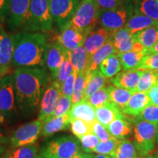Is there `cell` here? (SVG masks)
Here are the masks:
<instances>
[{"mask_svg": "<svg viewBox=\"0 0 158 158\" xmlns=\"http://www.w3.org/2000/svg\"><path fill=\"white\" fill-rule=\"evenodd\" d=\"M147 94L149 96L151 103L158 106V84L153 86L148 91Z\"/></svg>", "mask_w": 158, "mask_h": 158, "instance_id": "cell-48", "label": "cell"}, {"mask_svg": "<svg viewBox=\"0 0 158 158\" xmlns=\"http://www.w3.org/2000/svg\"><path fill=\"white\" fill-rule=\"evenodd\" d=\"M79 139L64 135L51 140L41 149L40 158H73L81 152Z\"/></svg>", "mask_w": 158, "mask_h": 158, "instance_id": "cell-3", "label": "cell"}, {"mask_svg": "<svg viewBox=\"0 0 158 158\" xmlns=\"http://www.w3.org/2000/svg\"><path fill=\"white\" fill-rule=\"evenodd\" d=\"M155 23L154 20L147 15L136 13L127 20L124 27L128 29L131 35H133L138 31L149 28L152 26H155Z\"/></svg>", "mask_w": 158, "mask_h": 158, "instance_id": "cell-27", "label": "cell"}, {"mask_svg": "<svg viewBox=\"0 0 158 158\" xmlns=\"http://www.w3.org/2000/svg\"><path fill=\"white\" fill-rule=\"evenodd\" d=\"M7 141L5 138L3 137L2 134H0V154H2L5 152V148L3 147V144L5 143Z\"/></svg>", "mask_w": 158, "mask_h": 158, "instance_id": "cell-53", "label": "cell"}, {"mask_svg": "<svg viewBox=\"0 0 158 158\" xmlns=\"http://www.w3.org/2000/svg\"><path fill=\"white\" fill-rule=\"evenodd\" d=\"M4 121V117L0 114V123H2Z\"/></svg>", "mask_w": 158, "mask_h": 158, "instance_id": "cell-56", "label": "cell"}, {"mask_svg": "<svg viewBox=\"0 0 158 158\" xmlns=\"http://www.w3.org/2000/svg\"><path fill=\"white\" fill-rule=\"evenodd\" d=\"M94 155L92 154H89V153H86V152H81L80 154H78V155H76V157H73V158H93Z\"/></svg>", "mask_w": 158, "mask_h": 158, "instance_id": "cell-52", "label": "cell"}, {"mask_svg": "<svg viewBox=\"0 0 158 158\" xmlns=\"http://www.w3.org/2000/svg\"><path fill=\"white\" fill-rule=\"evenodd\" d=\"M77 76H78V73L73 70L70 76L67 78V80L61 86V93L62 95L72 98Z\"/></svg>", "mask_w": 158, "mask_h": 158, "instance_id": "cell-45", "label": "cell"}, {"mask_svg": "<svg viewBox=\"0 0 158 158\" xmlns=\"http://www.w3.org/2000/svg\"><path fill=\"white\" fill-rule=\"evenodd\" d=\"M108 94H109L110 101L120 110H122L130 98L133 95V92L131 91L117 87V86H108Z\"/></svg>", "mask_w": 158, "mask_h": 158, "instance_id": "cell-29", "label": "cell"}, {"mask_svg": "<svg viewBox=\"0 0 158 158\" xmlns=\"http://www.w3.org/2000/svg\"><path fill=\"white\" fill-rule=\"evenodd\" d=\"M69 114L71 120L81 119L89 124H92L97 120L95 108L88 100H81V102L72 105Z\"/></svg>", "mask_w": 158, "mask_h": 158, "instance_id": "cell-19", "label": "cell"}, {"mask_svg": "<svg viewBox=\"0 0 158 158\" xmlns=\"http://www.w3.org/2000/svg\"><path fill=\"white\" fill-rule=\"evenodd\" d=\"M61 95V86L56 82L53 81L45 89L41 99L39 120L43 122L53 113Z\"/></svg>", "mask_w": 158, "mask_h": 158, "instance_id": "cell-13", "label": "cell"}, {"mask_svg": "<svg viewBox=\"0 0 158 158\" xmlns=\"http://www.w3.org/2000/svg\"><path fill=\"white\" fill-rule=\"evenodd\" d=\"M93 158H110V157H108L107 155H100V154H98L97 155H94Z\"/></svg>", "mask_w": 158, "mask_h": 158, "instance_id": "cell-54", "label": "cell"}, {"mask_svg": "<svg viewBox=\"0 0 158 158\" xmlns=\"http://www.w3.org/2000/svg\"><path fill=\"white\" fill-rule=\"evenodd\" d=\"M88 101L94 108H98L110 103V99L107 87H102L89 97Z\"/></svg>", "mask_w": 158, "mask_h": 158, "instance_id": "cell-38", "label": "cell"}, {"mask_svg": "<svg viewBox=\"0 0 158 158\" xmlns=\"http://www.w3.org/2000/svg\"><path fill=\"white\" fill-rule=\"evenodd\" d=\"M136 119L147 121L158 125V106L151 104L147 106Z\"/></svg>", "mask_w": 158, "mask_h": 158, "instance_id": "cell-42", "label": "cell"}, {"mask_svg": "<svg viewBox=\"0 0 158 158\" xmlns=\"http://www.w3.org/2000/svg\"><path fill=\"white\" fill-rule=\"evenodd\" d=\"M43 122L37 119L21 125L10 138L13 148L35 144L43 129Z\"/></svg>", "mask_w": 158, "mask_h": 158, "instance_id": "cell-8", "label": "cell"}, {"mask_svg": "<svg viewBox=\"0 0 158 158\" xmlns=\"http://www.w3.org/2000/svg\"><path fill=\"white\" fill-rule=\"evenodd\" d=\"M70 60L74 70L78 73H85L88 70L90 63V56H89L84 45L70 51Z\"/></svg>", "mask_w": 158, "mask_h": 158, "instance_id": "cell-25", "label": "cell"}, {"mask_svg": "<svg viewBox=\"0 0 158 158\" xmlns=\"http://www.w3.org/2000/svg\"><path fill=\"white\" fill-rule=\"evenodd\" d=\"M87 35L88 33L69 23L61 31L60 35L57 37V41L65 50L72 51L84 45Z\"/></svg>", "mask_w": 158, "mask_h": 158, "instance_id": "cell-12", "label": "cell"}, {"mask_svg": "<svg viewBox=\"0 0 158 158\" xmlns=\"http://www.w3.org/2000/svg\"><path fill=\"white\" fill-rule=\"evenodd\" d=\"M114 47L116 54L127 52L132 50L134 43L133 35L125 27L118 29L112 35Z\"/></svg>", "mask_w": 158, "mask_h": 158, "instance_id": "cell-22", "label": "cell"}, {"mask_svg": "<svg viewBox=\"0 0 158 158\" xmlns=\"http://www.w3.org/2000/svg\"><path fill=\"white\" fill-rule=\"evenodd\" d=\"M71 131L76 136L77 138H80L83 136L87 135L89 133H93L92 132V124L83 121L81 119H73L70 122Z\"/></svg>", "mask_w": 158, "mask_h": 158, "instance_id": "cell-41", "label": "cell"}, {"mask_svg": "<svg viewBox=\"0 0 158 158\" xmlns=\"http://www.w3.org/2000/svg\"><path fill=\"white\" fill-rule=\"evenodd\" d=\"M27 23L33 31L48 32L52 29L54 19L49 0H31Z\"/></svg>", "mask_w": 158, "mask_h": 158, "instance_id": "cell-5", "label": "cell"}, {"mask_svg": "<svg viewBox=\"0 0 158 158\" xmlns=\"http://www.w3.org/2000/svg\"><path fill=\"white\" fill-rule=\"evenodd\" d=\"M142 158H158V155H150L147 156V157H142Z\"/></svg>", "mask_w": 158, "mask_h": 158, "instance_id": "cell-55", "label": "cell"}, {"mask_svg": "<svg viewBox=\"0 0 158 158\" xmlns=\"http://www.w3.org/2000/svg\"><path fill=\"white\" fill-rule=\"evenodd\" d=\"M67 51L57 40L49 45L45 64L52 74V78L56 76L59 67L64 61Z\"/></svg>", "mask_w": 158, "mask_h": 158, "instance_id": "cell-16", "label": "cell"}, {"mask_svg": "<svg viewBox=\"0 0 158 158\" xmlns=\"http://www.w3.org/2000/svg\"><path fill=\"white\" fill-rule=\"evenodd\" d=\"M106 128L114 138L119 140L125 139L133 133V127L127 121V118H116Z\"/></svg>", "mask_w": 158, "mask_h": 158, "instance_id": "cell-24", "label": "cell"}, {"mask_svg": "<svg viewBox=\"0 0 158 158\" xmlns=\"http://www.w3.org/2000/svg\"><path fill=\"white\" fill-rule=\"evenodd\" d=\"M156 141L158 144V128H157V137H156Z\"/></svg>", "mask_w": 158, "mask_h": 158, "instance_id": "cell-57", "label": "cell"}, {"mask_svg": "<svg viewBox=\"0 0 158 158\" xmlns=\"http://www.w3.org/2000/svg\"><path fill=\"white\" fill-rule=\"evenodd\" d=\"M136 13L158 21V2L157 0H139L136 5Z\"/></svg>", "mask_w": 158, "mask_h": 158, "instance_id": "cell-34", "label": "cell"}, {"mask_svg": "<svg viewBox=\"0 0 158 158\" xmlns=\"http://www.w3.org/2000/svg\"><path fill=\"white\" fill-rule=\"evenodd\" d=\"M122 66L124 70L138 69L144 54L143 53H137L130 51L127 52L117 54Z\"/></svg>", "mask_w": 158, "mask_h": 158, "instance_id": "cell-32", "label": "cell"}, {"mask_svg": "<svg viewBox=\"0 0 158 158\" xmlns=\"http://www.w3.org/2000/svg\"><path fill=\"white\" fill-rule=\"evenodd\" d=\"M142 72V70L137 69L124 70L112 79V84L115 86L130 90L134 93L139 83Z\"/></svg>", "mask_w": 158, "mask_h": 158, "instance_id": "cell-17", "label": "cell"}, {"mask_svg": "<svg viewBox=\"0 0 158 158\" xmlns=\"http://www.w3.org/2000/svg\"><path fill=\"white\" fill-rule=\"evenodd\" d=\"M122 140L116 139L115 138H112L111 139L108 140L105 142H100L98 147L92 150V152H96L100 155H113L116 149H117L118 146L119 145Z\"/></svg>", "mask_w": 158, "mask_h": 158, "instance_id": "cell-40", "label": "cell"}, {"mask_svg": "<svg viewBox=\"0 0 158 158\" xmlns=\"http://www.w3.org/2000/svg\"><path fill=\"white\" fill-rule=\"evenodd\" d=\"M113 54H116V49L111 38L91 56L89 67L86 72H94L98 70L102 61Z\"/></svg>", "mask_w": 158, "mask_h": 158, "instance_id": "cell-26", "label": "cell"}, {"mask_svg": "<svg viewBox=\"0 0 158 158\" xmlns=\"http://www.w3.org/2000/svg\"><path fill=\"white\" fill-rule=\"evenodd\" d=\"M128 10L125 7H118L111 10H105L100 13V21L102 27L114 34L126 24Z\"/></svg>", "mask_w": 158, "mask_h": 158, "instance_id": "cell-10", "label": "cell"}, {"mask_svg": "<svg viewBox=\"0 0 158 158\" xmlns=\"http://www.w3.org/2000/svg\"><path fill=\"white\" fill-rule=\"evenodd\" d=\"M86 76H87L86 72L78 73L72 96V105L76 104L82 100L84 89L86 87Z\"/></svg>", "mask_w": 158, "mask_h": 158, "instance_id": "cell-39", "label": "cell"}, {"mask_svg": "<svg viewBox=\"0 0 158 158\" xmlns=\"http://www.w3.org/2000/svg\"><path fill=\"white\" fill-rule=\"evenodd\" d=\"M100 16V6L96 0H81L70 23L89 34Z\"/></svg>", "mask_w": 158, "mask_h": 158, "instance_id": "cell-6", "label": "cell"}, {"mask_svg": "<svg viewBox=\"0 0 158 158\" xmlns=\"http://www.w3.org/2000/svg\"><path fill=\"white\" fill-rule=\"evenodd\" d=\"M15 86L13 78L6 75L0 79V114L9 116L15 109Z\"/></svg>", "mask_w": 158, "mask_h": 158, "instance_id": "cell-9", "label": "cell"}, {"mask_svg": "<svg viewBox=\"0 0 158 158\" xmlns=\"http://www.w3.org/2000/svg\"><path fill=\"white\" fill-rule=\"evenodd\" d=\"M31 0H9L10 23L19 27L27 23Z\"/></svg>", "mask_w": 158, "mask_h": 158, "instance_id": "cell-14", "label": "cell"}, {"mask_svg": "<svg viewBox=\"0 0 158 158\" xmlns=\"http://www.w3.org/2000/svg\"><path fill=\"white\" fill-rule=\"evenodd\" d=\"M95 114L97 120L105 127H107L116 118H127L124 115V114L112 102L100 108H95Z\"/></svg>", "mask_w": 158, "mask_h": 158, "instance_id": "cell-21", "label": "cell"}, {"mask_svg": "<svg viewBox=\"0 0 158 158\" xmlns=\"http://www.w3.org/2000/svg\"><path fill=\"white\" fill-rule=\"evenodd\" d=\"M72 107V98L68 97L61 95L58 102L55 106V108L53 113L50 116H48L45 120H48L51 118H54L59 116H62L70 111Z\"/></svg>", "mask_w": 158, "mask_h": 158, "instance_id": "cell-37", "label": "cell"}, {"mask_svg": "<svg viewBox=\"0 0 158 158\" xmlns=\"http://www.w3.org/2000/svg\"><path fill=\"white\" fill-rule=\"evenodd\" d=\"M112 158H136V149L135 145L127 139H122Z\"/></svg>", "mask_w": 158, "mask_h": 158, "instance_id": "cell-36", "label": "cell"}, {"mask_svg": "<svg viewBox=\"0 0 158 158\" xmlns=\"http://www.w3.org/2000/svg\"><path fill=\"white\" fill-rule=\"evenodd\" d=\"M0 79H1V77H0Z\"/></svg>", "mask_w": 158, "mask_h": 158, "instance_id": "cell-61", "label": "cell"}, {"mask_svg": "<svg viewBox=\"0 0 158 158\" xmlns=\"http://www.w3.org/2000/svg\"><path fill=\"white\" fill-rule=\"evenodd\" d=\"M112 33L103 27L96 30L93 29L86 35L84 47L90 58L99 48H101L102 45L112 38Z\"/></svg>", "mask_w": 158, "mask_h": 158, "instance_id": "cell-15", "label": "cell"}, {"mask_svg": "<svg viewBox=\"0 0 158 158\" xmlns=\"http://www.w3.org/2000/svg\"><path fill=\"white\" fill-rule=\"evenodd\" d=\"M151 104L147 92H134L122 111L124 114L137 117L141 114L144 108Z\"/></svg>", "mask_w": 158, "mask_h": 158, "instance_id": "cell-18", "label": "cell"}, {"mask_svg": "<svg viewBox=\"0 0 158 158\" xmlns=\"http://www.w3.org/2000/svg\"><path fill=\"white\" fill-rule=\"evenodd\" d=\"M157 128V124L136 119L133 129L134 145L141 157L150 155L155 151Z\"/></svg>", "mask_w": 158, "mask_h": 158, "instance_id": "cell-4", "label": "cell"}, {"mask_svg": "<svg viewBox=\"0 0 158 158\" xmlns=\"http://www.w3.org/2000/svg\"><path fill=\"white\" fill-rule=\"evenodd\" d=\"M14 51V38L0 25V77L8 73Z\"/></svg>", "mask_w": 158, "mask_h": 158, "instance_id": "cell-11", "label": "cell"}, {"mask_svg": "<svg viewBox=\"0 0 158 158\" xmlns=\"http://www.w3.org/2000/svg\"><path fill=\"white\" fill-rule=\"evenodd\" d=\"M92 132L93 133L98 136V138L100 139L101 142L107 141L108 140L114 138L110 134L108 133L106 130V128L104 127L101 123H100L98 120H95L93 123L92 124Z\"/></svg>", "mask_w": 158, "mask_h": 158, "instance_id": "cell-46", "label": "cell"}, {"mask_svg": "<svg viewBox=\"0 0 158 158\" xmlns=\"http://www.w3.org/2000/svg\"><path fill=\"white\" fill-rule=\"evenodd\" d=\"M122 64L116 54H113L108 56L102 61L100 65V72L106 78H112L120 72Z\"/></svg>", "mask_w": 158, "mask_h": 158, "instance_id": "cell-30", "label": "cell"}, {"mask_svg": "<svg viewBox=\"0 0 158 158\" xmlns=\"http://www.w3.org/2000/svg\"><path fill=\"white\" fill-rule=\"evenodd\" d=\"M141 78L135 92H147L150 89L158 84V71L142 70Z\"/></svg>", "mask_w": 158, "mask_h": 158, "instance_id": "cell-33", "label": "cell"}, {"mask_svg": "<svg viewBox=\"0 0 158 158\" xmlns=\"http://www.w3.org/2000/svg\"><path fill=\"white\" fill-rule=\"evenodd\" d=\"M157 154H158V152H157Z\"/></svg>", "mask_w": 158, "mask_h": 158, "instance_id": "cell-63", "label": "cell"}, {"mask_svg": "<svg viewBox=\"0 0 158 158\" xmlns=\"http://www.w3.org/2000/svg\"><path fill=\"white\" fill-rule=\"evenodd\" d=\"M137 70L158 71V54H149L143 56Z\"/></svg>", "mask_w": 158, "mask_h": 158, "instance_id": "cell-44", "label": "cell"}, {"mask_svg": "<svg viewBox=\"0 0 158 158\" xmlns=\"http://www.w3.org/2000/svg\"><path fill=\"white\" fill-rule=\"evenodd\" d=\"M100 7L104 10H111L119 7L122 0H96Z\"/></svg>", "mask_w": 158, "mask_h": 158, "instance_id": "cell-47", "label": "cell"}, {"mask_svg": "<svg viewBox=\"0 0 158 158\" xmlns=\"http://www.w3.org/2000/svg\"><path fill=\"white\" fill-rule=\"evenodd\" d=\"M14 38L12 64L16 68L43 66L49 48L46 36L40 32L18 33Z\"/></svg>", "mask_w": 158, "mask_h": 158, "instance_id": "cell-2", "label": "cell"}, {"mask_svg": "<svg viewBox=\"0 0 158 158\" xmlns=\"http://www.w3.org/2000/svg\"><path fill=\"white\" fill-rule=\"evenodd\" d=\"M13 78L19 107L34 109L39 104L48 84V74L37 68H19L14 72Z\"/></svg>", "mask_w": 158, "mask_h": 158, "instance_id": "cell-1", "label": "cell"}, {"mask_svg": "<svg viewBox=\"0 0 158 158\" xmlns=\"http://www.w3.org/2000/svg\"><path fill=\"white\" fill-rule=\"evenodd\" d=\"M134 41L141 43L145 49H149L158 42V29L155 27L138 31L133 35Z\"/></svg>", "mask_w": 158, "mask_h": 158, "instance_id": "cell-28", "label": "cell"}, {"mask_svg": "<svg viewBox=\"0 0 158 158\" xmlns=\"http://www.w3.org/2000/svg\"><path fill=\"white\" fill-rule=\"evenodd\" d=\"M38 149L37 145L23 146L15 147L6 152L3 158H38Z\"/></svg>", "mask_w": 158, "mask_h": 158, "instance_id": "cell-31", "label": "cell"}, {"mask_svg": "<svg viewBox=\"0 0 158 158\" xmlns=\"http://www.w3.org/2000/svg\"><path fill=\"white\" fill-rule=\"evenodd\" d=\"M70 122L71 119L69 112L62 116L44 120L40 133L41 135L44 138L50 137L54 133L66 130L70 126Z\"/></svg>", "mask_w": 158, "mask_h": 158, "instance_id": "cell-20", "label": "cell"}, {"mask_svg": "<svg viewBox=\"0 0 158 158\" xmlns=\"http://www.w3.org/2000/svg\"><path fill=\"white\" fill-rule=\"evenodd\" d=\"M143 54L149 55V54H158V42L154 45L152 48L149 49H144Z\"/></svg>", "mask_w": 158, "mask_h": 158, "instance_id": "cell-51", "label": "cell"}, {"mask_svg": "<svg viewBox=\"0 0 158 158\" xmlns=\"http://www.w3.org/2000/svg\"><path fill=\"white\" fill-rule=\"evenodd\" d=\"M9 13V0H0V19H4Z\"/></svg>", "mask_w": 158, "mask_h": 158, "instance_id": "cell-49", "label": "cell"}, {"mask_svg": "<svg viewBox=\"0 0 158 158\" xmlns=\"http://www.w3.org/2000/svg\"><path fill=\"white\" fill-rule=\"evenodd\" d=\"M0 158H3V157L1 156V154H0Z\"/></svg>", "mask_w": 158, "mask_h": 158, "instance_id": "cell-59", "label": "cell"}, {"mask_svg": "<svg viewBox=\"0 0 158 158\" xmlns=\"http://www.w3.org/2000/svg\"><path fill=\"white\" fill-rule=\"evenodd\" d=\"M144 49H145V48H144V46L141 43L137 42V41H134L133 48H132L131 51H135V52L137 53H143Z\"/></svg>", "mask_w": 158, "mask_h": 158, "instance_id": "cell-50", "label": "cell"}, {"mask_svg": "<svg viewBox=\"0 0 158 158\" xmlns=\"http://www.w3.org/2000/svg\"><path fill=\"white\" fill-rule=\"evenodd\" d=\"M79 141L81 142L82 150L84 151V152L86 153L92 152V150L98 147L100 142L98 136L93 133H89L87 135L80 138Z\"/></svg>", "mask_w": 158, "mask_h": 158, "instance_id": "cell-43", "label": "cell"}, {"mask_svg": "<svg viewBox=\"0 0 158 158\" xmlns=\"http://www.w3.org/2000/svg\"><path fill=\"white\" fill-rule=\"evenodd\" d=\"M74 70L72 63L70 60V51H68L65 55L64 59L62 64L59 67L58 71H57L56 76L54 78V81L56 82L60 86L64 83L67 78L70 76L71 73Z\"/></svg>", "mask_w": 158, "mask_h": 158, "instance_id": "cell-35", "label": "cell"}, {"mask_svg": "<svg viewBox=\"0 0 158 158\" xmlns=\"http://www.w3.org/2000/svg\"><path fill=\"white\" fill-rule=\"evenodd\" d=\"M51 13L61 31L70 23L78 8L79 0H49Z\"/></svg>", "mask_w": 158, "mask_h": 158, "instance_id": "cell-7", "label": "cell"}, {"mask_svg": "<svg viewBox=\"0 0 158 158\" xmlns=\"http://www.w3.org/2000/svg\"><path fill=\"white\" fill-rule=\"evenodd\" d=\"M38 158H40V157H38Z\"/></svg>", "mask_w": 158, "mask_h": 158, "instance_id": "cell-62", "label": "cell"}, {"mask_svg": "<svg viewBox=\"0 0 158 158\" xmlns=\"http://www.w3.org/2000/svg\"><path fill=\"white\" fill-rule=\"evenodd\" d=\"M86 83L82 100H87L92 94L104 87L106 79L100 70L94 72H86Z\"/></svg>", "mask_w": 158, "mask_h": 158, "instance_id": "cell-23", "label": "cell"}, {"mask_svg": "<svg viewBox=\"0 0 158 158\" xmlns=\"http://www.w3.org/2000/svg\"><path fill=\"white\" fill-rule=\"evenodd\" d=\"M157 2H158V0H157Z\"/></svg>", "mask_w": 158, "mask_h": 158, "instance_id": "cell-60", "label": "cell"}, {"mask_svg": "<svg viewBox=\"0 0 158 158\" xmlns=\"http://www.w3.org/2000/svg\"><path fill=\"white\" fill-rule=\"evenodd\" d=\"M155 27H157V28L158 29V21H157V22L155 23Z\"/></svg>", "mask_w": 158, "mask_h": 158, "instance_id": "cell-58", "label": "cell"}]
</instances>
